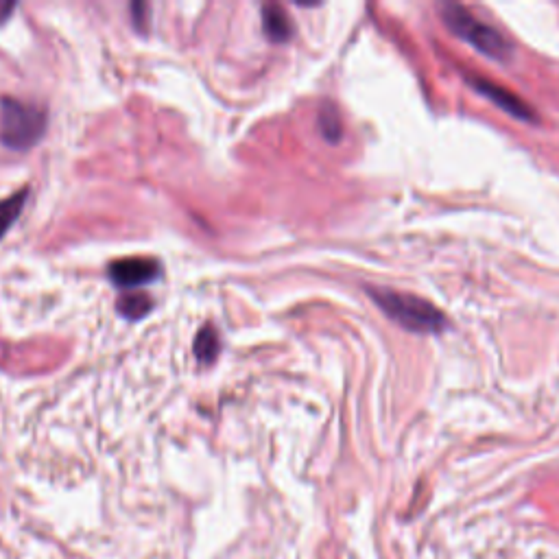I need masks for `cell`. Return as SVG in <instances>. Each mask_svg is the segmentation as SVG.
<instances>
[{
    "label": "cell",
    "mask_w": 559,
    "mask_h": 559,
    "mask_svg": "<svg viewBox=\"0 0 559 559\" xmlns=\"http://www.w3.org/2000/svg\"><path fill=\"white\" fill-rule=\"evenodd\" d=\"M439 11H442V20L446 22V27L453 31L457 38L466 40L468 44L474 46V49L492 59H501V62H505L509 57V42L503 38V35L494 27L485 25V22L479 20L474 14H470L466 7L446 3L439 7Z\"/></svg>",
    "instance_id": "cell-3"
},
{
    "label": "cell",
    "mask_w": 559,
    "mask_h": 559,
    "mask_svg": "<svg viewBox=\"0 0 559 559\" xmlns=\"http://www.w3.org/2000/svg\"><path fill=\"white\" fill-rule=\"evenodd\" d=\"M46 129V112L38 105L16 99L0 101V140L16 151L38 145Z\"/></svg>",
    "instance_id": "cell-2"
},
{
    "label": "cell",
    "mask_w": 559,
    "mask_h": 559,
    "mask_svg": "<svg viewBox=\"0 0 559 559\" xmlns=\"http://www.w3.org/2000/svg\"><path fill=\"white\" fill-rule=\"evenodd\" d=\"M219 348H221V341H219V335H217V330H214L210 324L204 326L199 330V335L195 339V354H197V359L201 363H214L217 361V356H219Z\"/></svg>",
    "instance_id": "cell-8"
},
{
    "label": "cell",
    "mask_w": 559,
    "mask_h": 559,
    "mask_svg": "<svg viewBox=\"0 0 559 559\" xmlns=\"http://www.w3.org/2000/svg\"><path fill=\"white\" fill-rule=\"evenodd\" d=\"M27 199H29V188H22V190H18L16 195H11V197L0 201V239H3V236L9 232L11 225L18 221Z\"/></svg>",
    "instance_id": "cell-7"
},
{
    "label": "cell",
    "mask_w": 559,
    "mask_h": 559,
    "mask_svg": "<svg viewBox=\"0 0 559 559\" xmlns=\"http://www.w3.org/2000/svg\"><path fill=\"white\" fill-rule=\"evenodd\" d=\"M14 9H16L14 3H0V25H3L5 20H9L11 11H14Z\"/></svg>",
    "instance_id": "cell-11"
},
{
    "label": "cell",
    "mask_w": 559,
    "mask_h": 559,
    "mask_svg": "<svg viewBox=\"0 0 559 559\" xmlns=\"http://www.w3.org/2000/svg\"><path fill=\"white\" fill-rule=\"evenodd\" d=\"M118 313H121L125 319H142L145 315H149V311L153 308V302L145 293H132V295H125L118 300L116 304Z\"/></svg>",
    "instance_id": "cell-9"
},
{
    "label": "cell",
    "mask_w": 559,
    "mask_h": 559,
    "mask_svg": "<svg viewBox=\"0 0 559 559\" xmlns=\"http://www.w3.org/2000/svg\"><path fill=\"white\" fill-rule=\"evenodd\" d=\"M372 300L380 306L389 319H394L398 326L411 332H439L446 328V317L428 300L418 295L398 293L391 289H367Z\"/></svg>",
    "instance_id": "cell-1"
},
{
    "label": "cell",
    "mask_w": 559,
    "mask_h": 559,
    "mask_svg": "<svg viewBox=\"0 0 559 559\" xmlns=\"http://www.w3.org/2000/svg\"><path fill=\"white\" fill-rule=\"evenodd\" d=\"M263 29L271 42L282 44V42L291 40L293 22L287 11H284L280 5H265L263 7Z\"/></svg>",
    "instance_id": "cell-6"
},
{
    "label": "cell",
    "mask_w": 559,
    "mask_h": 559,
    "mask_svg": "<svg viewBox=\"0 0 559 559\" xmlns=\"http://www.w3.org/2000/svg\"><path fill=\"white\" fill-rule=\"evenodd\" d=\"M470 83L477 88L483 97L492 99L501 110H505L507 114L520 118V121H533V112L529 110V105L525 101H520L514 92H509L507 88L496 86L492 81H485L481 77H470Z\"/></svg>",
    "instance_id": "cell-5"
},
{
    "label": "cell",
    "mask_w": 559,
    "mask_h": 559,
    "mask_svg": "<svg viewBox=\"0 0 559 559\" xmlns=\"http://www.w3.org/2000/svg\"><path fill=\"white\" fill-rule=\"evenodd\" d=\"M107 276L116 287L136 289L142 284L156 282L162 276V267L158 265V260L151 258H125L112 263L107 269Z\"/></svg>",
    "instance_id": "cell-4"
},
{
    "label": "cell",
    "mask_w": 559,
    "mask_h": 559,
    "mask_svg": "<svg viewBox=\"0 0 559 559\" xmlns=\"http://www.w3.org/2000/svg\"><path fill=\"white\" fill-rule=\"evenodd\" d=\"M317 121H319L321 136H324L328 142H339L343 129H341V118H339L335 105L326 103L324 107H321Z\"/></svg>",
    "instance_id": "cell-10"
}]
</instances>
